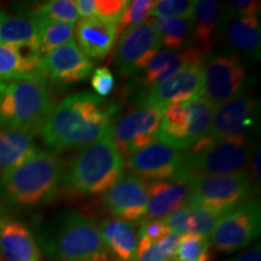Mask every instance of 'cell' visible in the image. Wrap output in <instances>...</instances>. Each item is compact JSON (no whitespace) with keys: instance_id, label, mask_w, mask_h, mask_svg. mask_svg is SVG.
<instances>
[{"instance_id":"f35d334b","label":"cell","mask_w":261,"mask_h":261,"mask_svg":"<svg viewBox=\"0 0 261 261\" xmlns=\"http://www.w3.org/2000/svg\"><path fill=\"white\" fill-rule=\"evenodd\" d=\"M169 233L171 231L163 220H145L140 223L137 236L138 238H148L152 242H159Z\"/></svg>"},{"instance_id":"ac0fdd59","label":"cell","mask_w":261,"mask_h":261,"mask_svg":"<svg viewBox=\"0 0 261 261\" xmlns=\"http://www.w3.org/2000/svg\"><path fill=\"white\" fill-rule=\"evenodd\" d=\"M74 29L76 45L85 56L93 60L107 57L113 50L119 34L116 23L96 16L81 18Z\"/></svg>"},{"instance_id":"8992f818","label":"cell","mask_w":261,"mask_h":261,"mask_svg":"<svg viewBox=\"0 0 261 261\" xmlns=\"http://www.w3.org/2000/svg\"><path fill=\"white\" fill-rule=\"evenodd\" d=\"M254 151L253 143L248 138L198 142L184 152L181 167L174 179L185 182L191 178L232 174L246 168L248 171Z\"/></svg>"},{"instance_id":"e575fe53","label":"cell","mask_w":261,"mask_h":261,"mask_svg":"<svg viewBox=\"0 0 261 261\" xmlns=\"http://www.w3.org/2000/svg\"><path fill=\"white\" fill-rule=\"evenodd\" d=\"M128 0H94V16L117 24Z\"/></svg>"},{"instance_id":"6da1fadb","label":"cell","mask_w":261,"mask_h":261,"mask_svg":"<svg viewBox=\"0 0 261 261\" xmlns=\"http://www.w3.org/2000/svg\"><path fill=\"white\" fill-rule=\"evenodd\" d=\"M117 110L116 104L94 93H74L52 108L39 130L55 152L79 148L110 136Z\"/></svg>"},{"instance_id":"8fae6325","label":"cell","mask_w":261,"mask_h":261,"mask_svg":"<svg viewBox=\"0 0 261 261\" xmlns=\"http://www.w3.org/2000/svg\"><path fill=\"white\" fill-rule=\"evenodd\" d=\"M259 100L241 94L215 108L213 122L205 138L200 142L215 143L221 140L248 138L256 125Z\"/></svg>"},{"instance_id":"cb8c5ba5","label":"cell","mask_w":261,"mask_h":261,"mask_svg":"<svg viewBox=\"0 0 261 261\" xmlns=\"http://www.w3.org/2000/svg\"><path fill=\"white\" fill-rule=\"evenodd\" d=\"M39 18L33 15H15L0 11V45L33 48L38 52Z\"/></svg>"},{"instance_id":"5bb4252c","label":"cell","mask_w":261,"mask_h":261,"mask_svg":"<svg viewBox=\"0 0 261 261\" xmlns=\"http://www.w3.org/2000/svg\"><path fill=\"white\" fill-rule=\"evenodd\" d=\"M204 61L194 62L171 79L150 87L139 96V104L162 110L175 103L188 102L200 97L202 68Z\"/></svg>"},{"instance_id":"4dcf8cb0","label":"cell","mask_w":261,"mask_h":261,"mask_svg":"<svg viewBox=\"0 0 261 261\" xmlns=\"http://www.w3.org/2000/svg\"><path fill=\"white\" fill-rule=\"evenodd\" d=\"M154 3L155 2H152V0H132V2H128L125 11L120 17V21L116 24L119 33L145 23L146 19L151 16Z\"/></svg>"},{"instance_id":"3957f363","label":"cell","mask_w":261,"mask_h":261,"mask_svg":"<svg viewBox=\"0 0 261 261\" xmlns=\"http://www.w3.org/2000/svg\"><path fill=\"white\" fill-rule=\"evenodd\" d=\"M125 161L108 136L81 148L63 167L61 187L71 195H98L122 177Z\"/></svg>"},{"instance_id":"9c48e42d","label":"cell","mask_w":261,"mask_h":261,"mask_svg":"<svg viewBox=\"0 0 261 261\" xmlns=\"http://www.w3.org/2000/svg\"><path fill=\"white\" fill-rule=\"evenodd\" d=\"M261 232L259 198L244 202L225 213L208 237L211 246L221 253H234L255 242Z\"/></svg>"},{"instance_id":"d6a6232c","label":"cell","mask_w":261,"mask_h":261,"mask_svg":"<svg viewBox=\"0 0 261 261\" xmlns=\"http://www.w3.org/2000/svg\"><path fill=\"white\" fill-rule=\"evenodd\" d=\"M194 2L191 0H158L151 16L166 18H191Z\"/></svg>"},{"instance_id":"e0dca14e","label":"cell","mask_w":261,"mask_h":261,"mask_svg":"<svg viewBox=\"0 0 261 261\" xmlns=\"http://www.w3.org/2000/svg\"><path fill=\"white\" fill-rule=\"evenodd\" d=\"M0 261H41L40 247L25 225L0 215Z\"/></svg>"},{"instance_id":"83f0119b","label":"cell","mask_w":261,"mask_h":261,"mask_svg":"<svg viewBox=\"0 0 261 261\" xmlns=\"http://www.w3.org/2000/svg\"><path fill=\"white\" fill-rule=\"evenodd\" d=\"M38 18V55L40 58L74 40V24Z\"/></svg>"},{"instance_id":"7c38bea8","label":"cell","mask_w":261,"mask_h":261,"mask_svg":"<svg viewBox=\"0 0 261 261\" xmlns=\"http://www.w3.org/2000/svg\"><path fill=\"white\" fill-rule=\"evenodd\" d=\"M161 48V41L150 21L121 32L115 52V65L123 77L143 70Z\"/></svg>"},{"instance_id":"5b68a950","label":"cell","mask_w":261,"mask_h":261,"mask_svg":"<svg viewBox=\"0 0 261 261\" xmlns=\"http://www.w3.org/2000/svg\"><path fill=\"white\" fill-rule=\"evenodd\" d=\"M46 80L17 79L0 84V128H40L52 110Z\"/></svg>"},{"instance_id":"44dd1931","label":"cell","mask_w":261,"mask_h":261,"mask_svg":"<svg viewBox=\"0 0 261 261\" xmlns=\"http://www.w3.org/2000/svg\"><path fill=\"white\" fill-rule=\"evenodd\" d=\"M225 24V40L236 52L259 60L261 48V25L259 16H236L221 21Z\"/></svg>"},{"instance_id":"f1b7e54d","label":"cell","mask_w":261,"mask_h":261,"mask_svg":"<svg viewBox=\"0 0 261 261\" xmlns=\"http://www.w3.org/2000/svg\"><path fill=\"white\" fill-rule=\"evenodd\" d=\"M212 246L208 237L198 234L182 236L174 261H211Z\"/></svg>"},{"instance_id":"4316f807","label":"cell","mask_w":261,"mask_h":261,"mask_svg":"<svg viewBox=\"0 0 261 261\" xmlns=\"http://www.w3.org/2000/svg\"><path fill=\"white\" fill-rule=\"evenodd\" d=\"M158 33L161 46L167 50L177 51L189 41L192 33L191 18L155 17L151 21Z\"/></svg>"},{"instance_id":"74e56055","label":"cell","mask_w":261,"mask_h":261,"mask_svg":"<svg viewBox=\"0 0 261 261\" xmlns=\"http://www.w3.org/2000/svg\"><path fill=\"white\" fill-rule=\"evenodd\" d=\"M91 85L98 97H108L115 87V79L112 71L107 67H99L93 71Z\"/></svg>"},{"instance_id":"7402d4cb","label":"cell","mask_w":261,"mask_h":261,"mask_svg":"<svg viewBox=\"0 0 261 261\" xmlns=\"http://www.w3.org/2000/svg\"><path fill=\"white\" fill-rule=\"evenodd\" d=\"M38 151L33 130L0 128V175L21 166Z\"/></svg>"},{"instance_id":"836d02e7","label":"cell","mask_w":261,"mask_h":261,"mask_svg":"<svg viewBox=\"0 0 261 261\" xmlns=\"http://www.w3.org/2000/svg\"><path fill=\"white\" fill-rule=\"evenodd\" d=\"M167 225L169 231L177 233L179 236H187L191 234V220H190V207L184 203L180 207L173 211L171 214L163 219Z\"/></svg>"},{"instance_id":"2e32d148","label":"cell","mask_w":261,"mask_h":261,"mask_svg":"<svg viewBox=\"0 0 261 261\" xmlns=\"http://www.w3.org/2000/svg\"><path fill=\"white\" fill-rule=\"evenodd\" d=\"M41 71L45 80L55 84L71 85L90 77L93 63L71 40L40 58Z\"/></svg>"},{"instance_id":"d4e9b609","label":"cell","mask_w":261,"mask_h":261,"mask_svg":"<svg viewBox=\"0 0 261 261\" xmlns=\"http://www.w3.org/2000/svg\"><path fill=\"white\" fill-rule=\"evenodd\" d=\"M45 79L40 57L33 48H17L0 45V80Z\"/></svg>"},{"instance_id":"1f68e13d","label":"cell","mask_w":261,"mask_h":261,"mask_svg":"<svg viewBox=\"0 0 261 261\" xmlns=\"http://www.w3.org/2000/svg\"><path fill=\"white\" fill-rule=\"evenodd\" d=\"M189 207H190L191 234H198L203 237H210L215 225L225 214L223 212L211 211L207 208L198 207V205H189Z\"/></svg>"},{"instance_id":"7a4b0ae2","label":"cell","mask_w":261,"mask_h":261,"mask_svg":"<svg viewBox=\"0 0 261 261\" xmlns=\"http://www.w3.org/2000/svg\"><path fill=\"white\" fill-rule=\"evenodd\" d=\"M39 242L52 261H114L98 225L77 211L58 213L42 228Z\"/></svg>"},{"instance_id":"ab89813d","label":"cell","mask_w":261,"mask_h":261,"mask_svg":"<svg viewBox=\"0 0 261 261\" xmlns=\"http://www.w3.org/2000/svg\"><path fill=\"white\" fill-rule=\"evenodd\" d=\"M225 261H261V248L260 244L257 246L250 248V249L246 250L242 254L236 257H232V259H228Z\"/></svg>"},{"instance_id":"484cf974","label":"cell","mask_w":261,"mask_h":261,"mask_svg":"<svg viewBox=\"0 0 261 261\" xmlns=\"http://www.w3.org/2000/svg\"><path fill=\"white\" fill-rule=\"evenodd\" d=\"M188 110L187 145L188 150L205 138L213 122L215 107L202 97L185 102Z\"/></svg>"},{"instance_id":"52a82bcc","label":"cell","mask_w":261,"mask_h":261,"mask_svg":"<svg viewBox=\"0 0 261 261\" xmlns=\"http://www.w3.org/2000/svg\"><path fill=\"white\" fill-rule=\"evenodd\" d=\"M185 184L189 189L185 203L223 213L255 198L259 191V184L248 171L191 178Z\"/></svg>"},{"instance_id":"4fadbf2b","label":"cell","mask_w":261,"mask_h":261,"mask_svg":"<svg viewBox=\"0 0 261 261\" xmlns=\"http://www.w3.org/2000/svg\"><path fill=\"white\" fill-rule=\"evenodd\" d=\"M184 152L156 138L148 146L126 158L125 167L142 179H172L181 167Z\"/></svg>"},{"instance_id":"ffe728a7","label":"cell","mask_w":261,"mask_h":261,"mask_svg":"<svg viewBox=\"0 0 261 261\" xmlns=\"http://www.w3.org/2000/svg\"><path fill=\"white\" fill-rule=\"evenodd\" d=\"M221 3L215 0H196L192 6V45L202 55H208L217 41L221 24Z\"/></svg>"},{"instance_id":"603a6c76","label":"cell","mask_w":261,"mask_h":261,"mask_svg":"<svg viewBox=\"0 0 261 261\" xmlns=\"http://www.w3.org/2000/svg\"><path fill=\"white\" fill-rule=\"evenodd\" d=\"M98 227L114 261H136L138 236L135 225L117 218H107Z\"/></svg>"},{"instance_id":"d6986e66","label":"cell","mask_w":261,"mask_h":261,"mask_svg":"<svg viewBox=\"0 0 261 261\" xmlns=\"http://www.w3.org/2000/svg\"><path fill=\"white\" fill-rule=\"evenodd\" d=\"M188 185L178 179L151 180L148 184V207L144 220H163L187 202Z\"/></svg>"},{"instance_id":"ba28073f","label":"cell","mask_w":261,"mask_h":261,"mask_svg":"<svg viewBox=\"0 0 261 261\" xmlns=\"http://www.w3.org/2000/svg\"><path fill=\"white\" fill-rule=\"evenodd\" d=\"M247 86V70L237 54H217L203 63L200 97L217 108L241 96Z\"/></svg>"},{"instance_id":"30bf717a","label":"cell","mask_w":261,"mask_h":261,"mask_svg":"<svg viewBox=\"0 0 261 261\" xmlns=\"http://www.w3.org/2000/svg\"><path fill=\"white\" fill-rule=\"evenodd\" d=\"M161 117V110L139 104L136 109L113 121L110 137L123 160L154 142Z\"/></svg>"},{"instance_id":"d590c367","label":"cell","mask_w":261,"mask_h":261,"mask_svg":"<svg viewBox=\"0 0 261 261\" xmlns=\"http://www.w3.org/2000/svg\"><path fill=\"white\" fill-rule=\"evenodd\" d=\"M261 3L256 0H228L225 3V11H221V18L227 19L236 16H259Z\"/></svg>"},{"instance_id":"60d3db41","label":"cell","mask_w":261,"mask_h":261,"mask_svg":"<svg viewBox=\"0 0 261 261\" xmlns=\"http://www.w3.org/2000/svg\"><path fill=\"white\" fill-rule=\"evenodd\" d=\"M3 83V80H0V84H2Z\"/></svg>"},{"instance_id":"277c9868","label":"cell","mask_w":261,"mask_h":261,"mask_svg":"<svg viewBox=\"0 0 261 261\" xmlns=\"http://www.w3.org/2000/svg\"><path fill=\"white\" fill-rule=\"evenodd\" d=\"M63 167L55 152L39 150L21 166L0 175V198L22 208L47 203L61 187Z\"/></svg>"},{"instance_id":"9a60e30c","label":"cell","mask_w":261,"mask_h":261,"mask_svg":"<svg viewBox=\"0 0 261 261\" xmlns=\"http://www.w3.org/2000/svg\"><path fill=\"white\" fill-rule=\"evenodd\" d=\"M104 204L117 219L130 224L144 220L148 207V182L137 175L126 174L104 192Z\"/></svg>"},{"instance_id":"8d00e7d4","label":"cell","mask_w":261,"mask_h":261,"mask_svg":"<svg viewBox=\"0 0 261 261\" xmlns=\"http://www.w3.org/2000/svg\"><path fill=\"white\" fill-rule=\"evenodd\" d=\"M136 261H172L166 255L159 242H152L148 238H138Z\"/></svg>"},{"instance_id":"f546056e","label":"cell","mask_w":261,"mask_h":261,"mask_svg":"<svg viewBox=\"0 0 261 261\" xmlns=\"http://www.w3.org/2000/svg\"><path fill=\"white\" fill-rule=\"evenodd\" d=\"M34 15L40 18L70 24H74L79 19V12L74 0H50L39 6Z\"/></svg>"}]
</instances>
